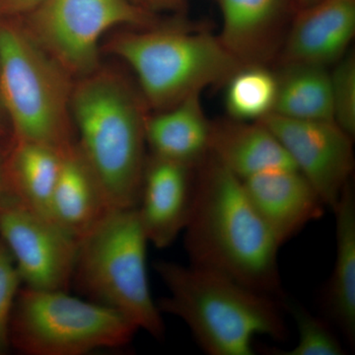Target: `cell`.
Segmentation results:
<instances>
[{
  "instance_id": "obj_1",
  "label": "cell",
  "mask_w": 355,
  "mask_h": 355,
  "mask_svg": "<svg viewBox=\"0 0 355 355\" xmlns=\"http://www.w3.org/2000/svg\"><path fill=\"white\" fill-rule=\"evenodd\" d=\"M184 231L191 265L227 275L254 291L282 297L279 248L241 180L209 155L196 168Z\"/></svg>"
},
{
  "instance_id": "obj_2",
  "label": "cell",
  "mask_w": 355,
  "mask_h": 355,
  "mask_svg": "<svg viewBox=\"0 0 355 355\" xmlns=\"http://www.w3.org/2000/svg\"><path fill=\"white\" fill-rule=\"evenodd\" d=\"M148 111L137 83L119 69L101 64L74 83L70 114L76 149L112 209L139 205Z\"/></svg>"
},
{
  "instance_id": "obj_3",
  "label": "cell",
  "mask_w": 355,
  "mask_h": 355,
  "mask_svg": "<svg viewBox=\"0 0 355 355\" xmlns=\"http://www.w3.org/2000/svg\"><path fill=\"white\" fill-rule=\"evenodd\" d=\"M154 268L169 291L159 310L181 319L205 354L253 355L256 336L288 338L275 297L202 266L158 261Z\"/></svg>"
},
{
  "instance_id": "obj_4",
  "label": "cell",
  "mask_w": 355,
  "mask_h": 355,
  "mask_svg": "<svg viewBox=\"0 0 355 355\" xmlns=\"http://www.w3.org/2000/svg\"><path fill=\"white\" fill-rule=\"evenodd\" d=\"M178 18L142 29L121 28L102 44V51L132 69L149 110L172 108L209 86L225 84L243 67L218 36Z\"/></svg>"
},
{
  "instance_id": "obj_5",
  "label": "cell",
  "mask_w": 355,
  "mask_h": 355,
  "mask_svg": "<svg viewBox=\"0 0 355 355\" xmlns=\"http://www.w3.org/2000/svg\"><path fill=\"white\" fill-rule=\"evenodd\" d=\"M76 79L30 36L18 17L0 19V106L12 140L69 153L76 146L70 114Z\"/></svg>"
},
{
  "instance_id": "obj_6",
  "label": "cell",
  "mask_w": 355,
  "mask_h": 355,
  "mask_svg": "<svg viewBox=\"0 0 355 355\" xmlns=\"http://www.w3.org/2000/svg\"><path fill=\"white\" fill-rule=\"evenodd\" d=\"M137 207L113 209L79 240L71 286L162 340L165 324L147 273V244Z\"/></svg>"
},
{
  "instance_id": "obj_7",
  "label": "cell",
  "mask_w": 355,
  "mask_h": 355,
  "mask_svg": "<svg viewBox=\"0 0 355 355\" xmlns=\"http://www.w3.org/2000/svg\"><path fill=\"white\" fill-rule=\"evenodd\" d=\"M139 329L116 311L69 291L21 287L11 315V349L24 355H84L130 345Z\"/></svg>"
},
{
  "instance_id": "obj_8",
  "label": "cell",
  "mask_w": 355,
  "mask_h": 355,
  "mask_svg": "<svg viewBox=\"0 0 355 355\" xmlns=\"http://www.w3.org/2000/svg\"><path fill=\"white\" fill-rule=\"evenodd\" d=\"M18 18L36 43L76 80L101 65L103 40L108 33L162 22L130 0H44Z\"/></svg>"
},
{
  "instance_id": "obj_9",
  "label": "cell",
  "mask_w": 355,
  "mask_h": 355,
  "mask_svg": "<svg viewBox=\"0 0 355 355\" xmlns=\"http://www.w3.org/2000/svg\"><path fill=\"white\" fill-rule=\"evenodd\" d=\"M0 239L12 254L23 286L69 291L79 241L55 221L7 202L0 207Z\"/></svg>"
},
{
  "instance_id": "obj_10",
  "label": "cell",
  "mask_w": 355,
  "mask_h": 355,
  "mask_svg": "<svg viewBox=\"0 0 355 355\" xmlns=\"http://www.w3.org/2000/svg\"><path fill=\"white\" fill-rule=\"evenodd\" d=\"M259 121L279 140L326 207L335 209L352 181L354 137L334 121L298 120L272 113Z\"/></svg>"
},
{
  "instance_id": "obj_11",
  "label": "cell",
  "mask_w": 355,
  "mask_h": 355,
  "mask_svg": "<svg viewBox=\"0 0 355 355\" xmlns=\"http://www.w3.org/2000/svg\"><path fill=\"white\" fill-rule=\"evenodd\" d=\"M196 168L147 155L137 210L148 242L171 246L190 216Z\"/></svg>"
},
{
  "instance_id": "obj_12",
  "label": "cell",
  "mask_w": 355,
  "mask_h": 355,
  "mask_svg": "<svg viewBox=\"0 0 355 355\" xmlns=\"http://www.w3.org/2000/svg\"><path fill=\"white\" fill-rule=\"evenodd\" d=\"M254 209L280 245L324 216L326 205L295 168H277L241 180Z\"/></svg>"
},
{
  "instance_id": "obj_13",
  "label": "cell",
  "mask_w": 355,
  "mask_h": 355,
  "mask_svg": "<svg viewBox=\"0 0 355 355\" xmlns=\"http://www.w3.org/2000/svg\"><path fill=\"white\" fill-rule=\"evenodd\" d=\"M355 34V0H318L302 7L282 51L284 64L327 67L345 55Z\"/></svg>"
},
{
  "instance_id": "obj_14",
  "label": "cell",
  "mask_w": 355,
  "mask_h": 355,
  "mask_svg": "<svg viewBox=\"0 0 355 355\" xmlns=\"http://www.w3.org/2000/svg\"><path fill=\"white\" fill-rule=\"evenodd\" d=\"M219 4L221 43L243 67H266L284 43L287 0H219Z\"/></svg>"
},
{
  "instance_id": "obj_15",
  "label": "cell",
  "mask_w": 355,
  "mask_h": 355,
  "mask_svg": "<svg viewBox=\"0 0 355 355\" xmlns=\"http://www.w3.org/2000/svg\"><path fill=\"white\" fill-rule=\"evenodd\" d=\"M209 154L240 180L277 168H295L279 139L261 121L212 123Z\"/></svg>"
},
{
  "instance_id": "obj_16",
  "label": "cell",
  "mask_w": 355,
  "mask_h": 355,
  "mask_svg": "<svg viewBox=\"0 0 355 355\" xmlns=\"http://www.w3.org/2000/svg\"><path fill=\"white\" fill-rule=\"evenodd\" d=\"M200 94L147 116L146 139L150 155L191 167H198L209 155L212 123L203 111Z\"/></svg>"
},
{
  "instance_id": "obj_17",
  "label": "cell",
  "mask_w": 355,
  "mask_h": 355,
  "mask_svg": "<svg viewBox=\"0 0 355 355\" xmlns=\"http://www.w3.org/2000/svg\"><path fill=\"white\" fill-rule=\"evenodd\" d=\"M111 209H113L104 191L79 155L76 146L62 158L51 197L50 218L79 241Z\"/></svg>"
},
{
  "instance_id": "obj_18",
  "label": "cell",
  "mask_w": 355,
  "mask_h": 355,
  "mask_svg": "<svg viewBox=\"0 0 355 355\" xmlns=\"http://www.w3.org/2000/svg\"><path fill=\"white\" fill-rule=\"evenodd\" d=\"M336 214V261L324 294L329 317L355 345V193L352 181L343 189Z\"/></svg>"
},
{
  "instance_id": "obj_19",
  "label": "cell",
  "mask_w": 355,
  "mask_h": 355,
  "mask_svg": "<svg viewBox=\"0 0 355 355\" xmlns=\"http://www.w3.org/2000/svg\"><path fill=\"white\" fill-rule=\"evenodd\" d=\"M62 154L32 142H10L6 154V183L13 200L50 218V205Z\"/></svg>"
},
{
  "instance_id": "obj_20",
  "label": "cell",
  "mask_w": 355,
  "mask_h": 355,
  "mask_svg": "<svg viewBox=\"0 0 355 355\" xmlns=\"http://www.w3.org/2000/svg\"><path fill=\"white\" fill-rule=\"evenodd\" d=\"M279 73L273 114L298 120L334 121L331 76L327 67L284 64Z\"/></svg>"
},
{
  "instance_id": "obj_21",
  "label": "cell",
  "mask_w": 355,
  "mask_h": 355,
  "mask_svg": "<svg viewBox=\"0 0 355 355\" xmlns=\"http://www.w3.org/2000/svg\"><path fill=\"white\" fill-rule=\"evenodd\" d=\"M225 84V107L232 120L259 121L272 113L277 77L265 65L243 67Z\"/></svg>"
},
{
  "instance_id": "obj_22",
  "label": "cell",
  "mask_w": 355,
  "mask_h": 355,
  "mask_svg": "<svg viewBox=\"0 0 355 355\" xmlns=\"http://www.w3.org/2000/svg\"><path fill=\"white\" fill-rule=\"evenodd\" d=\"M295 321L299 331V342L289 350L270 349V354L277 355H343L342 343L334 334L328 323L308 312L295 303H284Z\"/></svg>"
},
{
  "instance_id": "obj_23",
  "label": "cell",
  "mask_w": 355,
  "mask_h": 355,
  "mask_svg": "<svg viewBox=\"0 0 355 355\" xmlns=\"http://www.w3.org/2000/svg\"><path fill=\"white\" fill-rule=\"evenodd\" d=\"M331 76L334 121L347 135H355V57L345 53Z\"/></svg>"
},
{
  "instance_id": "obj_24",
  "label": "cell",
  "mask_w": 355,
  "mask_h": 355,
  "mask_svg": "<svg viewBox=\"0 0 355 355\" xmlns=\"http://www.w3.org/2000/svg\"><path fill=\"white\" fill-rule=\"evenodd\" d=\"M22 286L12 254L6 243L0 239V355H6L11 350L9 338L11 315Z\"/></svg>"
},
{
  "instance_id": "obj_25",
  "label": "cell",
  "mask_w": 355,
  "mask_h": 355,
  "mask_svg": "<svg viewBox=\"0 0 355 355\" xmlns=\"http://www.w3.org/2000/svg\"><path fill=\"white\" fill-rule=\"evenodd\" d=\"M130 1L140 8L157 16L160 14L180 16L186 10L189 0H130Z\"/></svg>"
},
{
  "instance_id": "obj_26",
  "label": "cell",
  "mask_w": 355,
  "mask_h": 355,
  "mask_svg": "<svg viewBox=\"0 0 355 355\" xmlns=\"http://www.w3.org/2000/svg\"><path fill=\"white\" fill-rule=\"evenodd\" d=\"M44 0H0V12L6 17H22L31 12Z\"/></svg>"
},
{
  "instance_id": "obj_27",
  "label": "cell",
  "mask_w": 355,
  "mask_h": 355,
  "mask_svg": "<svg viewBox=\"0 0 355 355\" xmlns=\"http://www.w3.org/2000/svg\"><path fill=\"white\" fill-rule=\"evenodd\" d=\"M15 202L11 197L6 183V155L0 153V207L7 202Z\"/></svg>"
},
{
  "instance_id": "obj_28",
  "label": "cell",
  "mask_w": 355,
  "mask_h": 355,
  "mask_svg": "<svg viewBox=\"0 0 355 355\" xmlns=\"http://www.w3.org/2000/svg\"><path fill=\"white\" fill-rule=\"evenodd\" d=\"M9 137L12 139L10 127H9L6 114L2 111L1 106H0V140L8 139Z\"/></svg>"
},
{
  "instance_id": "obj_29",
  "label": "cell",
  "mask_w": 355,
  "mask_h": 355,
  "mask_svg": "<svg viewBox=\"0 0 355 355\" xmlns=\"http://www.w3.org/2000/svg\"><path fill=\"white\" fill-rule=\"evenodd\" d=\"M318 0H297L299 6H301V8L302 7L309 6L311 4L315 3V2H317Z\"/></svg>"
}]
</instances>
